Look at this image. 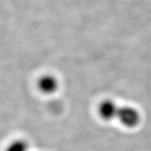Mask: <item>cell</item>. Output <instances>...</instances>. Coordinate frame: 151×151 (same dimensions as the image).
I'll list each match as a JSON object with an SVG mask.
<instances>
[{
	"label": "cell",
	"mask_w": 151,
	"mask_h": 151,
	"mask_svg": "<svg viewBox=\"0 0 151 151\" xmlns=\"http://www.w3.org/2000/svg\"><path fill=\"white\" fill-rule=\"evenodd\" d=\"M117 118L127 127H136L140 121L139 112L133 107L128 106L120 107Z\"/></svg>",
	"instance_id": "1"
},
{
	"label": "cell",
	"mask_w": 151,
	"mask_h": 151,
	"mask_svg": "<svg viewBox=\"0 0 151 151\" xmlns=\"http://www.w3.org/2000/svg\"><path fill=\"white\" fill-rule=\"evenodd\" d=\"M120 107L112 100H106L100 104L99 113L105 121H111L117 118Z\"/></svg>",
	"instance_id": "2"
},
{
	"label": "cell",
	"mask_w": 151,
	"mask_h": 151,
	"mask_svg": "<svg viewBox=\"0 0 151 151\" xmlns=\"http://www.w3.org/2000/svg\"><path fill=\"white\" fill-rule=\"evenodd\" d=\"M58 87L57 79L52 75H45L39 81V88L45 94H53L56 91Z\"/></svg>",
	"instance_id": "3"
},
{
	"label": "cell",
	"mask_w": 151,
	"mask_h": 151,
	"mask_svg": "<svg viewBox=\"0 0 151 151\" xmlns=\"http://www.w3.org/2000/svg\"><path fill=\"white\" fill-rule=\"evenodd\" d=\"M28 144L23 140H17L12 142L8 146L6 151H27L28 150Z\"/></svg>",
	"instance_id": "4"
}]
</instances>
